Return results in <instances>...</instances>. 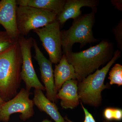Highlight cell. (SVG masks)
<instances>
[{"instance_id": "1", "label": "cell", "mask_w": 122, "mask_h": 122, "mask_svg": "<svg viewBox=\"0 0 122 122\" xmlns=\"http://www.w3.org/2000/svg\"><path fill=\"white\" fill-rule=\"evenodd\" d=\"M115 52L113 44L104 39L86 50L78 52L72 51L65 55L69 63L74 68L78 83L101 66L108 63Z\"/></svg>"}, {"instance_id": "2", "label": "cell", "mask_w": 122, "mask_h": 122, "mask_svg": "<svg viewBox=\"0 0 122 122\" xmlns=\"http://www.w3.org/2000/svg\"><path fill=\"white\" fill-rule=\"evenodd\" d=\"M21 51L18 41L0 53V97L7 102L18 93L21 78Z\"/></svg>"}, {"instance_id": "3", "label": "cell", "mask_w": 122, "mask_h": 122, "mask_svg": "<svg viewBox=\"0 0 122 122\" xmlns=\"http://www.w3.org/2000/svg\"><path fill=\"white\" fill-rule=\"evenodd\" d=\"M121 52L117 50L113 56L104 67L89 75L78 84V93L81 102L98 107L102 104V93L110 87L108 83L105 85V78L112 66L121 56Z\"/></svg>"}, {"instance_id": "4", "label": "cell", "mask_w": 122, "mask_h": 122, "mask_svg": "<svg viewBox=\"0 0 122 122\" xmlns=\"http://www.w3.org/2000/svg\"><path fill=\"white\" fill-rule=\"evenodd\" d=\"M96 13L92 11L90 13L81 15L74 20L69 29L61 31L63 54L72 52L73 46L75 43H79L81 48L87 44L99 41L94 37L92 30Z\"/></svg>"}, {"instance_id": "5", "label": "cell", "mask_w": 122, "mask_h": 122, "mask_svg": "<svg viewBox=\"0 0 122 122\" xmlns=\"http://www.w3.org/2000/svg\"><path fill=\"white\" fill-rule=\"evenodd\" d=\"M57 16L53 12L34 7L17 6L16 19L19 35L26 36L31 30L44 27L56 20Z\"/></svg>"}, {"instance_id": "6", "label": "cell", "mask_w": 122, "mask_h": 122, "mask_svg": "<svg viewBox=\"0 0 122 122\" xmlns=\"http://www.w3.org/2000/svg\"><path fill=\"white\" fill-rule=\"evenodd\" d=\"M32 94L30 91L22 88L18 93L9 101L0 106V121L9 122L11 115L20 113V119L26 121L32 117L35 113L34 104L29 98Z\"/></svg>"}, {"instance_id": "7", "label": "cell", "mask_w": 122, "mask_h": 122, "mask_svg": "<svg viewBox=\"0 0 122 122\" xmlns=\"http://www.w3.org/2000/svg\"><path fill=\"white\" fill-rule=\"evenodd\" d=\"M60 26L56 20L44 27L33 30L48 53L50 61L55 65L59 63L63 55Z\"/></svg>"}, {"instance_id": "8", "label": "cell", "mask_w": 122, "mask_h": 122, "mask_svg": "<svg viewBox=\"0 0 122 122\" xmlns=\"http://www.w3.org/2000/svg\"><path fill=\"white\" fill-rule=\"evenodd\" d=\"M18 41L22 57L21 77L25 84L26 89L30 91L34 87L45 91V88L38 78L32 61L31 48L33 39L20 36Z\"/></svg>"}, {"instance_id": "9", "label": "cell", "mask_w": 122, "mask_h": 122, "mask_svg": "<svg viewBox=\"0 0 122 122\" xmlns=\"http://www.w3.org/2000/svg\"><path fill=\"white\" fill-rule=\"evenodd\" d=\"M33 46L35 50L34 58L39 65L41 78L46 91V97L51 102L55 103L57 100V93L55 88L54 71L52 63L44 56L34 39L33 41Z\"/></svg>"}, {"instance_id": "10", "label": "cell", "mask_w": 122, "mask_h": 122, "mask_svg": "<svg viewBox=\"0 0 122 122\" xmlns=\"http://www.w3.org/2000/svg\"><path fill=\"white\" fill-rule=\"evenodd\" d=\"M16 1L1 0L0 1V24L12 38L17 41L20 35L17 26Z\"/></svg>"}, {"instance_id": "11", "label": "cell", "mask_w": 122, "mask_h": 122, "mask_svg": "<svg viewBox=\"0 0 122 122\" xmlns=\"http://www.w3.org/2000/svg\"><path fill=\"white\" fill-rule=\"evenodd\" d=\"M99 1L96 0H67L61 13L57 15L56 20L60 25H63L70 19L74 20L81 15L82 7H90L96 12Z\"/></svg>"}, {"instance_id": "12", "label": "cell", "mask_w": 122, "mask_h": 122, "mask_svg": "<svg viewBox=\"0 0 122 122\" xmlns=\"http://www.w3.org/2000/svg\"><path fill=\"white\" fill-rule=\"evenodd\" d=\"M78 84L76 79L67 81L57 93V98L61 100V105L63 109H74L79 105Z\"/></svg>"}, {"instance_id": "13", "label": "cell", "mask_w": 122, "mask_h": 122, "mask_svg": "<svg viewBox=\"0 0 122 122\" xmlns=\"http://www.w3.org/2000/svg\"><path fill=\"white\" fill-rule=\"evenodd\" d=\"M54 76L55 88L57 93L66 82L77 79L74 68L69 63L65 54H63L59 63L55 65Z\"/></svg>"}, {"instance_id": "14", "label": "cell", "mask_w": 122, "mask_h": 122, "mask_svg": "<svg viewBox=\"0 0 122 122\" xmlns=\"http://www.w3.org/2000/svg\"><path fill=\"white\" fill-rule=\"evenodd\" d=\"M34 93V103L41 111L45 112L55 122H65L64 118L61 115L55 103L49 100L41 90L35 89Z\"/></svg>"}, {"instance_id": "15", "label": "cell", "mask_w": 122, "mask_h": 122, "mask_svg": "<svg viewBox=\"0 0 122 122\" xmlns=\"http://www.w3.org/2000/svg\"><path fill=\"white\" fill-rule=\"evenodd\" d=\"M18 6L34 7L53 12L57 15L61 13L65 4L66 0H17Z\"/></svg>"}, {"instance_id": "16", "label": "cell", "mask_w": 122, "mask_h": 122, "mask_svg": "<svg viewBox=\"0 0 122 122\" xmlns=\"http://www.w3.org/2000/svg\"><path fill=\"white\" fill-rule=\"evenodd\" d=\"M110 80V84H116L118 86L122 85V66L116 63L112 68L109 73L108 77Z\"/></svg>"}, {"instance_id": "17", "label": "cell", "mask_w": 122, "mask_h": 122, "mask_svg": "<svg viewBox=\"0 0 122 122\" xmlns=\"http://www.w3.org/2000/svg\"><path fill=\"white\" fill-rule=\"evenodd\" d=\"M103 116L106 120L120 121L122 119V110L119 108L107 107L104 110Z\"/></svg>"}, {"instance_id": "18", "label": "cell", "mask_w": 122, "mask_h": 122, "mask_svg": "<svg viewBox=\"0 0 122 122\" xmlns=\"http://www.w3.org/2000/svg\"><path fill=\"white\" fill-rule=\"evenodd\" d=\"M17 41L12 38L5 31L0 30V53L10 48Z\"/></svg>"}, {"instance_id": "19", "label": "cell", "mask_w": 122, "mask_h": 122, "mask_svg": "<svg viewBox=\"0 0 122 122\" xmlns=\"http://www.w3.org/2000/svg\"><path fill=\"white\" fill-rule=\"evenodd\" d=\"M122 20H120L118 24L113 29L112 32L115 36L116 41L119 49L122 50Z\"/></svg>"}, {"instance_id": "20", "label": "cell", "mask_w": 122, "mask_h": 122, "mask_svg": "<svg viewBox=\"0 0 122 122\" xmlns=\"http://www.w3.org/2000/svg\"><path fill=\"white\" fill-rule=\"evenodd\" d=\"M80 103L83 109L85 115V119L83 122H96L93 116L89 112L87 109L85 108L83 106L82 103L81 102ZM64 118L65 119V122H74L69 119L67 116H65ZM103 122H109L105 120L103 121Z\"/></svg>"}, {"instance_id": "21", "label": "cell", "mask_w": 122, "mask_h": 122, "mask_svg": "<svg viewBox=\"0 0 122 122\" xmlns=\"http://www.w3.org/2000/svg\"><path fill=\"white\" fill-rule=\"evenodd\" d=\"M112 5L120 11H122V0L111 1Z\"/></svg>"}, {"instance_id": "22", "label": "cell", "mask_w": 122, "mask_h": 122, "mask_svg": "<svg viewBox=\"0 0 122 122\" xmlns=\"http://www.w3.org/2000/svg\"><path fill=\"white\" fill-rule=\"evenodd\" d=\"M5 102L4 100H2V99L0 97V106L1 105H2V103H4Z\"/></svg>"}, {"instance_id": "23", "label": "cell", "mask_w": 122, "mask_h": 122, "mask_svg": "<svg viewBox=\"0 0 122 122\" xmlns=\"http://www.w3.org/2000/svg\"><path fill=\"white\" fill-rule=\"evenodd\" d=\"M41 122H52V121L51 120H49L47 119H45Z\"/></svg>"}]
</instances>
